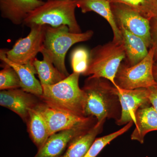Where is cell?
I'll return each instance as SVG.
<instances>
[{
	"mask_svg": "<svg viewBox=\"0 0 157 157\" xmlns=\"http://www.w3.org/2000/svg\"><path fill=\"white\" fill-rule=\"evenodd\" d=\"M41 102L39 97L22 89L3 90L0 92V105L17 114L26 123L29 111Z\"/></svg>",
	"mask_w": 157,
	"mask_h": 157,
	"instance_id": "obj_12",
	"label": "cell"
},
{
	"mask_svg": "<svg viewBox=\"0 0 157 157\" xmlns=\"http://www.w3.org/2000/svg\"><path fill=\"white\" fill-rule=\"evenodd\" d=\"M133 122H130L116 132L103 137L96 138L83 157H97L102 150L111 141L128 131L133 125Z\"/></svg>",
	"mask_w": 157,
	"mask_h": 157,
	"instance_id": "obj_22",
	"label": "cell"
},
{
	"mask_svg": "<svg viewBox=\"0 0 157 157\" xmlns=\"http://www.w3.org/2000/svg\"><path fill=\"white\" fill-rule=\"evenodd\" d=\"M3 63L4 67L0 71L1 90L21 88L20 79L16 71L10 65Z\"/></svg>",
	"mask_w": 157,
	"mask_h": 157,
	"instance_id": "obj_23",
	"label": "cell"
},
{
	"mask_svg": "<svg viewBox=\"0 0 157 157\" xmlns=\"http://www.w3.org/2000/svg\"><path fill=\"white\" fill-rule=\"evenodd\" d=\"M135 128L131 135L132 140L143 144L145 135L152 131H157V112L151 105L143 106L136 114Z\"/></svg>",
	"mask_w": 157,
	"mask_h": 157,
	"instance_id": "obj_17",
	"label": "cell"
},
{
	"mask_svg": "<svg viewBox=\"0 0 157 157\" xmlns=\"http://www.w3.org/2000/svg\"><path fill=\"white\" fill-rule=\"evenodd\" d=\"M6 49L0 50V59L6 63L15 70L19 76L21 83V89L33 94L40 97L43 93V89L40 81L35 77L36 71L33 63L29 62L25 64H19L11 61L6 56Z\"/></svg>",
	"mask_w": 157,
	"mask_h": 157,
	"instance_id": "obj_14",
	"label": "cell"
},
{
	"mask_svg": "<svg viewBox=\"0 0 157 157\" xmlns=\"http://www.w3.org/2000/svg\"><path fill=\"white\" fill-rule=\"evenodd\" d=\"M97 122V119L92 117L77 126L52 134L34 157H60L74 139L89 131Z\"/></svg>",
	"mask_w": 157,
	"mask_h": 157,
	"instance_id": "obj_9",
	"label": "cell"
},
{
	"mask_svg": "<svg viewBox=\"0 0 157 157\" xmlns=\"http://www.w3.org/2000/svg\"><path fill=\"white\" fill-rule=\"evenodd\" d=\"M94 34V31L91 30L75 33L70 32L67 25L53 27L46 25L42 50L50 57L55 67L67 77L70 75L65 64V58L68 50L76 43L88 41Z\"/></svg>",
	"mask_w": 157,
	"mask_h": 157,
	"instance_id": "obj_4",
	"label": "cell"
},
{
	"mask_svg": "<svg viewBox=\"0 0 157 157\" xmlns=\"http://www.w3.org/2000/svg\"><path fill=\"white\" fill-rule=\"evenodd\" d=\"M30 32L25 38H20L11 49H6V56L11 61L25 64L33 61L39 52H41L45 39L46 25L31 26Z\"/></svg>",
	"mask_w": 157,
	"mask_h": 157,
	"instance_id": "obj_7",
	"label": "cell"
},
{
	"mask_svg": "<svg viewBox=\"0 0 157 157\" xmlns=\"http://www.w3.org/2000/svg\"><path fill=\"white\" fill-rule=\"evenodd\" d=\"M82 89L86 96L85 116L96 118L98 122L121 117V108L117 89L104 78L89 76Z\"/></svg>",
	"mask_w": 157,
	"mask_h": 157,
	"instance_id": "obj_1",
	"label": "cell"
},
{
	"mask_svg": "<svg viewBox=\"0 0 157 157\" xmlns=\"http://www.w3.org/2000/svg\"><path fill=\"white\" fill-rule=\"evenodd\" d=\"M78 8L82 13L94 11L105 18L109 24L113 33V41L116 42H122V36L119 28L110 6L109 0H76Z\"/></svg>",
	"mask_w": 157,
	"mask_h": 157,
	"instance_id": "obj_15",
	"label": "cell"
},
{
	"mask_svg": "<svg viewBox=\"0 0 157 157\" xmlns=\"http://www.w3.org/2000/svg\"><path fill=\"white\" fill-rule=\"evenodd\" d=\"M36 108L45 120L50 135L77 126L93 117L79 116L52 107L41 101Z\"/></svg>",
	"mask_w": 157,
	"mask_h": 157,
	"instance_id": "obj_10",
	"label": "cell"
},
{
	"mask_svg": "<svg viewBox=\"0 0 157 157\" xmlns=\"http://www.w3.org/2000/svg\"><path fill=\"white\" fill-rule=\"evenodd\" d=\"M154 51L151 46L146 57L134 66L122 63L116 76V88L134 90L157 86L153 73Z\"/></svg>",
	"mask_w": 157,
	"mask_h": 157,
	"instance_id": "obj_6",
	"label": "cell"
},
{
	"mask_svg": "<svg viewBox=\"0 0 157 157\" xmlns=\"http://www.w3.org/2000/svg\"><path fill=\"white\" fill-rule=\"evenodd\" d=\"M121 112L119 119L116 121L118 125L127 124L130 122L136 123V114L143 106L151 105L147 88L134 90L117 89Z\"/></svg>",
	"mask_w": 157,
	"mask_h": 157,
	"instance_id": "obj_11",
	"label": "cell"
},
{
	"mask_svg": "<svg viewBox=\"0 0 157 157\" xmlns=\"http://www.w3.org/2000/svg\"><path fill=\"white\" fill-rule=\"evenodd\" d=\"M76 0H48L31 11L22 25L29 28L34 25L53 27L66 25L72 33H80L82 32L76 19Z\"/></svg>",
	"mask_w": 157,
	"mask_h": 157,
	"instance_id": "obj_3",
	"label": "cell"
},
{
	"mask_svg": "<svg viewBox=\"0 0 157 157\" xmlns=\"http://www.w3.org/2000/svg\"><path fill=\"white\" fill-rule=\"evenodd\" d=\"M147 89L151 104L157 112V86H152Z\"/></svg>",
	"mask_w": 157,
	"mask_h": 157,
	"instance_id": "obj_26",
	"label": "cell"
},
{
	"mask_svg": "<svg viewBox=\"0 0 157 157\" xmlns=\"http://www.w3.org/2000/svg\"><path fill=\"white\" fill-rule=\"evenodd\" d=\"M106 120L98 122L87 132L82 134L72 141L60 157H83L97 136L102 132Z\"/></svg>",
	"mask_w": 157,
	"mask_h": 157,
	"instance_id": "obj_18",
	"label": "cell"
},
{
	"mask_svg": "<svg viewBox=\"0 0 157 157\" xmlns=\"http://www.w3.org/2000/svg\"><path fill=\"white\" fill-rule=\"evenodd\" d=\"M123 41H112L98 45L90 52L88 67L83 75L102 78L110 81L117 88L115 77L120 66L125 59Z\"/></svg>",
	"mask_w": 157,
	"mask_h": 157,
	"instance_id": "obj_5",
	"label": "cell"
},
{
	"mask_svg": "<svg viewBox=\"0 0 157 157\" xmlns=\"http://www.w3.org/2000/svg\"><path fill=\"white\" fill-rule=\"evenodd\" d=\"M152 46L154 48V60H157V18L150 20Z\"/></svg>",
	"mask_w": 157,
	"mask_h": 157,
	"instance_id": "obj_25",
	"label": "cell"
},
{
	"mask_svg": "<svg viewBox=\"0 0 157 157\" xmlns=\"http://www.w3.org/2000/svg\"><path fill=\"white\" fill-rule=\"evenodd\" d=\"M26 123L31 140L39 150L45 144L50 135L45 120L36 107L30 110Z\"/></svg>",
	"mask_w": 157,
	"mask_h": 157,
	"instance_id": "obj_19",
	"label": "cell"
},
{
	"mask_svg": "<svg viewBox=\"0 0 157 157\" xmlns=\"http://www.w3.org/2000/svg\"><path fill=\"white\" fill-rule=\"evenodd\" d=\"M90 59V52L83 47H77L72 52L71 63L73 72L82 74L87 70Z\"/></svg>",
	"mask_w": 157,
	"mask_h": 157,
	"instance_id": "obj_24",
	"label": "cell"
},
{
	"mask_svg": "<svg viewBox=\"0 0 157 157\" xmlns=\"http://www.w3.org/2000/svg\"><path fill=\"white\" fill-rule=\"evenodd\" d=\"M110 3L124 4L147 19L157 18V0H109Z\"/></svg>",
	"mask_w": 157,
	"mask_h": 157,
	"instance_id": "obj_21",
	"label": "cell"
},
{
	"mask_svg": "<svg viewBox=\"0 0 157 157\" xmlns=\"http://www.w3.org/2000/svg\"><path fill=\"white\" fill-rule=\"evenodd\" d=\"M44 3L42 0H0L1 15L15 25H21L31 11Z\"/></svg>",
	"mask_w": 157,
	"mask_h": 157,
	"instance_id": "obj_13",
	"label": "cell"
},
{
	"mask_svg": "<svg viewBox=\"0 0 157 157\" xmlns=\"http://www.w3.org/2000/svg\"><path fill=\"white\" fill-rule=\"evenodd\" d=\"M41 53L43 56L42 60H39L36 58L33 63L42 86L56 84L67 77L55 67L46 52L42 50Z\"/></svg>",
	"mask_w": 157,
	"mask_h": 157,
	"instance_id": "obj_20",
	"label": "cell"
},
{
	"mask_svg": "<svg viewBox=\"0 0 157 157\" xmlns=\"http://www.w3.org/2000/svg\"><path fill=\"white\" fill-rule=\"evenodd\" d=\"M80 75L73 72L56 84L42 86L43 93L39 97L40 100L52 107L85 117L86 96L79 86Z\"/></svg>",
	"mask_w": 157,
	"mask_h": 157,
	"instance_id": "obj_2",
	"label": "cell"
},
{
	"mask_svg": "<svg viewBox=\"0 0 157 157\" xmlns=\"http://www.w3.org/2000/svg\"><path fill=\"white\" fill-rule=\"evenodd\" d=\"M118 27L121 33L125 51V63L130 66L136 65L146 57L149 48L140 37L130 33L122 26H118Z\"/></svg>",
	"mask_w": 157,
	"mask_h": 157,
	"instance_id": "obj_16",
	"label": "cell"
},
{
	"mask_svg": "<svg viewBox=\"0 0 157 157\" xmlns=\"http://www.w3.org/2000/svg\"><path fill=\"white\" fill-rule=\"evenodd\" d=\"M154 78L157 84V60L155 61L153 68Z\"/></svg>",
	"mask_w": 157,
	"mask_h": 157,
	"instance_id": "obj_27",
	"label": "cell"
},
{
	"mask_svg": "<svg viewBox=\"0 0 157 157\" xmlns=\"http://www.w3.org/2000/svg\"><path fill=\"white\" fill-rule=\"evenodd\" d=\"M116 23L143 39L149 48L152 46L150 21L129 6L119 3H110Z\"/></svg>",
	"mask_w": 157,
	"mask_h": 157,
	"instance_id": "obj_8",
	"label": "cell"
}]
</instances>
